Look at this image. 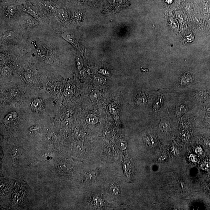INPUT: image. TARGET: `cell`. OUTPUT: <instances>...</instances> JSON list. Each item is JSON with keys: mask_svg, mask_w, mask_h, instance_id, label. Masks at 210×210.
Returning <instances> with one entry per match:
<instances>
[{"mask_svg": "<svg viewBox=\"0 0 210 210\" xmlns=\"http://www.w3.org/2000/svg\"><path fill=\"white\" fill-rule=\"evenodd\" d=\"M110 190H111V192L114 195H117L118 194V189L114 186L111 188Z\"/></svg>", "mask_w": 210, "mask_h": 210, "instance_id": "obj_17", "label": "cell"}, {"mask_svg": "<svg viewBox=\"0 0 210 210\" xmlns=\"http://www.w3.org/2000/svg\"><path fill=\"white\" fill-rule=\"evenodd\" d=\"M125 160L124 161L123 164V167L124 170L127 176H130L131 171L132 169V166L131 162L130 161L129 158L126 157Z\"/></svg>", "mask_w": 210, "mask_h": 210, "instance_id": "obj_1", "label": "cell"}, {"mask_svg": "<svg viewBox=\"0 0 210 210\" xmlns=\"http://www.w3.org/2000/svg\"><path fill=\"white\" fill-rule=\"evenodd\" d=\"M77 66L79 68H81L82 66V62L81 61L80 57L77 58Z\"/></svg>", "mask_w": 210, "mask_h": 210, "instance_id": "obj_19", "label": "cell"}, {"mask_svg": "<svg viewBox=\"0 0 210 210\" xmlns=\"http://www.w3.org/2000/svg\"><path fill=\"white\" fill-rule=\"evenodd\" d=\"M26 22L28 25H33L35 24V22L31 18H29L27 19Z\"/></svg>", "mask_w": 210, "mask_h": 210, "instance_id": "obj_18", "label": "cell"}, {"mask_svg": "<svg viewBox=\"0 0 210 210\" xmlns=\"http://www.w3.org/2000/svg\"><path fill=\"white\" fill-rule=\"evenodd\" d=\"M74 147L77 151L80 152L83 151V145L82 143L79 141H76L74 144Z\"/></svg>", "mask_w": 210, "mask_h": 210, "instance_id": "obj_12", "label": "cell"}, {"mask_svg": "<svg viewBox=\"0 0 210 210\" xmlns=\"http://www.w3.org/2000/svg\"><path fill=\"white\" fill-rule=\"evenodd\" d=\"M72 114V111H71L70 110H67L66 111H65V112H64V115H65L66 116H70Z\"/></svg>", "mask_w": 210, "mask_h": 210, "instance_id": "obj_20", "label": "cell"}, {"mask_svg": "<svg viewBox=\"0 0 210 210\" xmlns=\"http://www.w3.org/2000/svg\"><path fill=\"white\" fill-rule=\"evenodd\" d=\"M15 8L14 6H11L8 7L6 10V13L9 16L13 15L15 12Z\"/></svg>", "mask_w": 210, "mask_h": 210, "instance_id": "obj_10", "label": "cell"}, {"mask_svg": "<svg viewBox=\"0 0 210 210\" xmlns=\"http://www.w3.org/2000/svg\"><path fill=\"white\" fill-rule=\"evenodd\" d=\"M2 74L5 77H9L11 73V71L10 68L8 67H5L3 68L1 71Z\"/></svg>", "mask_w": 210, "mask_h": 210, "instance_id": "obj_8", "label": "cell"}, {"mask_svg": "<svg viewBox=\"0 0 210 210\" xmlns=\"http://www.w3.org/2000/svg\"><path fill=\"white\" fill-rule=\"evenodd\" d=\"M64 91H65L66 95H67V96H70L72 94V90L71 89V87H70V86H67L65 88Z\"/></svg>", "mask_w": 210, "mask_h": 210, "instance_id": "obj_14", "label": "cell"}, {"mask_svg": "<svg viewBox=\"0 0 210 210\" xmlns=\"http://www.w3.org/2000/svg\"><path fill=\"white\" fill-rule=\"evenodd\" d=\"M202 149L200 147H197L196 149V152L197 154H201L202 153Z\"/></svg>", "mask_w": 210, "mask_h": 210, "instance_id": "obj_22", "label": "cell"}, {"mask_svg": "<svg viewBox=\"0 0 210 210\" xmlns=\"http://www.w3.org/2000/svg\"><path fill=\"white\" fill-rule=\"evenodd\" d=\"M190 160H191L192 161V162H197V159L196 157L195 156V155H191V156H190Z\"/></svg>", "mask_w": 210, "mask_h": 210, "instance_id": "obj_21", "label": "cell"}, {"mask_svg": "<svg viewBox=\"0 0 210 210\" xmlns=\"http://www.w3.org/2000/svg\"><path fill=\"white\" fill-rule=\"evenodd\" d=\"M61 35L65 40L71 43V44L75 45V38L74 36L71 33L68 32H64L61 34Z\"/></svg>", "mask_w": 210, "mask_h": 210, "instance_id": "obj_2", "label": "cell"}, {"mask_svg": "<svg viewBox=\"0 0 210 210\" xmlns=\"http://www.w3.org/2000/svg\"><path fill=\"white\" fill-rule=\"evenodd\" d=\"M202 168L204 170H208L210 168V163L208 162H205L203 163L202 165Z\"/></svg>", "mask_w": 210, "mask_h": 210, "instance_id": "obj_16", "label": "cell"}, {"mask_svg": "<svg viewBox=\"0 0 210 210\" xmlns=\"http://www.w3.org/2000/svg\"><path fill=\"white\" fill-rule=\"evenodd\" d=\"M45 62L47 64H51L54 63L55 62V59L52 56H49L45 60Z\"/></svg>", "mask_w": 210, "mask_h": 210, "instance_id": "obj_15", "label": "cell"}, {"mask_svg": "<svg viewBox=\"0 0 210 210\" xmlns=\"http://www.w3.org/2000/svg\"><path fill=\"white\" fill-rule=\"evenodd\" d=\"M40 127L38 125H34L31 127L29 129V132L30 133H34L39 131Z\"/></svg>", "mask_w": 210, "mask_h": 210, "instance_id": "obj_13", "label": "cell"}, {"mask_svg": "<svg viewBox=\"0 0 210 210\" xmlns=\"http://www.w3.org/2000/svg\"><path fill=\"white\" fill-rule=\"evenodd\" d=\"M43 6L46 10L48 11H55V6L50 1H45L43 4Z\"/></svg>", "mask_w": 210, "mask_h": 210, "instance_id": "obj_4", "label": "cell"}, {"mask_svg": "<svg viewBox=\"0 0 210 210\" xmlns=\"http://www.w3.org/2000/svg\"><path fill=\"white\" fill-rule=\"evenodd\" d=\"M101 96V93L98 90L93 92L90 95V99L92 102H95L99 99Z\"/></svg>", "mask_w": 210, "mask_h": 210, "instance_id": "obj_7", "label": "cell"}, {"mask_svg": "<svg viewBox=\"0 0 210 210\" xmlns=\"http://www.w3.org/2000/svg\"><path fill=\"white\" fill-rule=\"evenodd\" d=\"M25 78L27 81L29 82H32L33 80V74L29 71H27L25 72Z\"/></svg>", "mask_w": 210, "mask_h": 210, "instance_id": "obj_9", "label": "cell"}, {"mask_svg": "<svg viewBox=\"0 0 210 210\" xmlns=\"http://www.w3.org/2000/svg\"><path fill=\"white\" fill-rule=\"evenodd\" d=\"M15 33L12 31H8L6 32L3 34V38L7 40H11L14 39Z\"/></svg>", "mask_w": 210, "mask_h": 210, "instance_id": "obj_5", "label": "cell"}, {"mask_svg": "<svg viewBox=\"0 0 210 210\" xmlns=\"http://www.w3.org/2000/svg\"><path fill=\"white\" fill-rule=\"evenodd\" d=\"M86 121L88 123L91 125L95 124L98 122L97 117L93 114H89L87 117Z\"/></svg>", "mask_w": 210, "mask_h": 210, "instance_id": "obj_6", "label": "cell"}, {"mask_svg": "<svg viewBox=\"0 0 210 210\" xmlns=\"http://www.w3.org/2000/svg\"><path fill=\"white\" fill-rule=\"evenodd\" d=\"M24 10L25 11H26L28 13L30 14L31 15L33 16L34 18H35L36 19H39V17L37 15V14L36 13L35 11L33 10L32 9L30 8H26L25 9H24Z\"/></svg>", "mask_w": 210, "mask_h": 210, "instance_id": "obj_11", "label": "cell"}, {"mask_svg": "<svg viewBox=\"0 0 210 210\" xmlns=\"http://www.w3.org/2000/svg\"><path fill=\"white\" fill-rule=\"evenodd\" d=\"M57 15L59 19L62 21H65L67 18V12L63 9H60L57 11Z\"/></svg>", "mask_w": 210, "mask_h": 210, "instance_id": "obj_3", "label": "cell"}]
</instances>
